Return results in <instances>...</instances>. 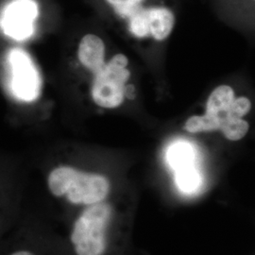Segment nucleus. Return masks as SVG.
<instances>
[{"label": "nucleus", "mask_w": 255, "mask_h": 255, "mask_svg": "<svg viewBox=\"0 0 255 255\" xmlns=\"http://www.w3.org/2000/svg\"><path fill=\"white\" fill-rule=\"evenodd\" d=\"M128 64L125 55H116L95 73L92 98L96 104L103 108H116L123 102L125 83L130 76L126 68Z\"/></svg>", "instance_id": "7ed1b4c3"}, {"label": "nucleus", "mask_w": 255, "mask_h": 255, "mask_svg": "<svg viewBox=\"0 0 255 255\" xmlns=\"http://www.w3.org/2000/svg\"><path fill=\"white\" fill-rule=\"evenodd\" d=\"M252 108V103L249 99L245 97H240L235 99L231 104V112L233 116L237 119H242L250 112Z\"/></svg>", "instance_id": "2eb2a0df"}, {"label": "nucleus", "mask_w": 255, "mask_h": 255, "mask_svg": "<svg viewBox=\"0 0 255 255\" xmlns=\"http://www.w3.org/2000/svg\"><path fill=\"white\" fill-rule=\"evenodd\" d=\"M149 35L158 41L169 36L173 29L175 17L172 11L166 8L146 9Z\"/></svg>", "instance_id": "9d476101"}, {"label": "nucleus", "mask_w": 255, "mask_h": 255, "mask_svg": "<svg viewBox=\"0 0 255 255\" xmlns=\"http://www.w3.org/2000/svg\"><path fill=\"white\" fill-rule=\"evenodd\" d=\"M10 71V89L19 101H35L41 89L37 68L26 51L13 48L8 56Z\"/></svg>", "instance_id": "39448f33"}, {"label": "nucleus", "mask_w": 255, "mask_h": 255, "mask_svg": "<svg viewBox=\"0 0 255 255\" xmlns=\"http://www.w3.org/2000/svg\"><path fill=\"white\" fill-rule=\"evenodd\" d=\"M175 179L179 188L186 193L197 190L201 184V176L194 167V164L176 169Z\"/></svg>", "instance_id": "f8f14e48"}, {"label": "nucleus", "mask_w": 255, "mask_h": 255, "mask_svg": "<svg viewBox=\"0 0 255 255\" xmlns=\"http://www.w3.org/2000/svg\"><path fill=\"white\" fill-rule=\"evenodd\" d=\"M78 57L83 66L96 73L105 64V46L103 41L94 34L85 35L80 43Z\"/></svg>", "instance_id": "1a4fd4ad"}, {"label": "nucleus", "mask_w": 255, "mask_h": 255, "mask_svg": "<svg viewBox=\"0 0 255 255\" xmlns=\"http://www.w3.org/2000/svg\"><path fill=\"white\" fill-rule=\"evenodd\" d=\"M25 201V195L17 187L0 185V242L18 221Z\"/></svg>", "instance_id": "6e6552de"}, {"label": "nucleus", "mask_w": 255, "mask_h": 255, "mask_svg": "<svg viewBox=\"0 0 255 255\" xmlns=\"http://www.w3.org/2000/svg\"><path fill=\"white\" fill-rule=\"evenodd\" d=\"M113 209L106 202L88 205L74 221L69 241L75 255H103L107 248L106 232Z\"/></svg>", "instance_id": "f03ea898"}, {"label": "nucleus", "mask_w": 255, "mask_h": 255, "mask_svg": "<svg viewBox=\"0 0 255 255\" xmlns=\"http://www.w3.org/2000/svg\"><path fill=\"white\" fill-rule=\"evenodd\" d=\"M167 160L175 170L191 165L194 162L193 148L187 143H177L169 148Z\"/></svg>", "instance_id": "9b49d317"}, {"label": "nucleus", "mask_w": 255, "mask_h": 255, "mask_svg": "<svg viewBox=\"0 0 255 255\" xmlns=\"http://www.w3.org/2000/svg\"><path fill=\"white\" fill-rule=\"evenodd\" d=\"M33 218L24 211L15 225L0 242V255H42Z\"/></svg>", "instance_id": "423d86ee"}, {"label": "nucleus", "mask_w": 255, "mask_h": 255, "mask_svg": "<svg viewBox=\"0 0 255 255\" xmlns=\"http://www.w3.org/2000/svg\"><path fill=\"white\" fill-rule=\"evenodd\" d=\"M232 102L219 108L206 109L204 116L191 117L186 121L184 128L192 133L219 129L228 140L238 141L242 139L246 135L250 125L246 120L233 116L231 112Z\"/></svg>", "instance_id": "20e7f679"}, {"label": "nucleus", "mask_w": 255, "mask_h": 255, "mask_svg": "<svg viewBox=\"0 0 255 255\" xmlns=\"http://www.w3.org/2000/svg\"><path fill=\"white\" fill-rule=\"evenodd\" d=\"M48 191L75 206H88L104 201L109 193L108 180L100 174L82 171L70 165H59L47 176Z\"/></svg>", "instance_id": "f257e3e1"}, {"label": "nucleus", "mask_w": 255, "mask_h": 255, "mask_svg": "<svg viewBox=\"0 0 255 255\" xmlns=\"http://www.w3.org/2000/svg\"><path fill=\"white\" fill-rule=\"evenodd\" d=\"M38 6L33 0H14L5 8L0 26L4 33L15 40H25L33 32Z\"/></svg>", "instance_id": "0eeeda50"}, {"label": "nucleus", "mask_w": 255, "mask_h": 255, "mask_svg": "<svg viewBox=\"0 0 255 255\" xmlns=\"http://www.w3.org/2000/svg\"><path fill=\"white\" fill-rule=\"evenodd\" d=\"M129 30L133 35L139 38L149 36L146 9L141 7L129 17Z\"/></svg>", "instance_id": "ddd939ff"}, {"label": "nucleus", "mask_w": 255, "mask_h": 255, "mask_svg": "<svg viewBox=\"0 0 255 255\" xmlns=\"http://www.w3.org/2000/svg\"><path fill=\"white\" fill-rule=\"evenodd\" d=\"M107 1L121 16L129 18L135 11L141 8L140 4L143 0H107Z\"/></svg>", "instance_id": "4468645a"}]
</instances>
